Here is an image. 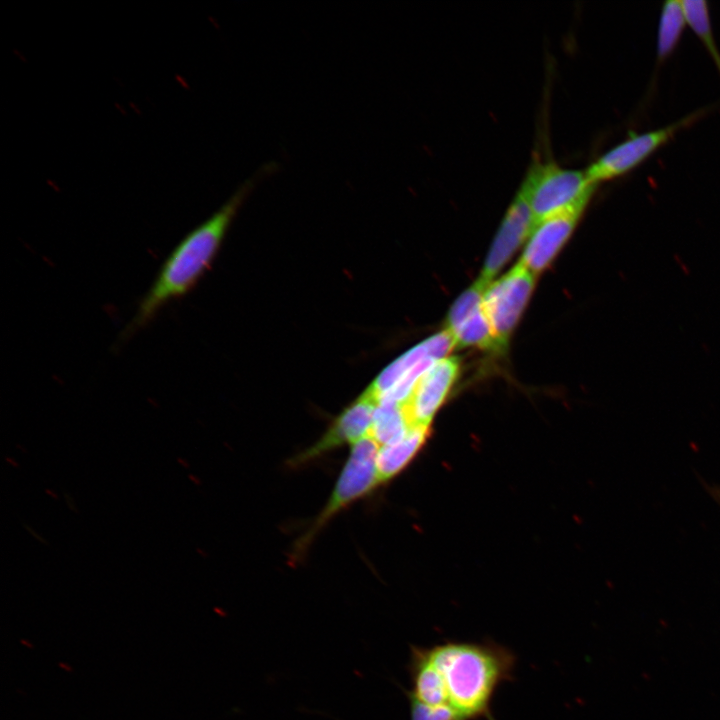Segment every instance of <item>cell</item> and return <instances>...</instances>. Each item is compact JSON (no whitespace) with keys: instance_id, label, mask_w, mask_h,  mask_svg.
I'll return each mask as SVG.
<instances>
[{"instance_id":"cell-2","label":"cell","mask_w":720,"mask_h":720,"mask_svg":"<svg viewBox=\"0 0 720 720\" xmlns=\"http://www.w3.org/2000/svg\"><path fill=\"white\" fill-rule=\"evenodd\" d=\"M424 650L442 679L445 706L457 720H495L493 697L514 679L517 657L510 648L493 640H446Z\"/></svg>"},{"instance_id":"cell-9","label":"cell","mask_w":720,"mask_h":720,"mask_svg":"<svg viewBox=\"0 0 720 720\" xmlns=\"http://www.w3.org/2000/svg\"><path fill=\"white\" fill-rule=\"evenodd\" d=\"M377 403L365 391L346 407L312 446L293 457L290 465L303 466L345 444L369 437Z\"/></svg>"},{"instance_id":"cell-6","label":"cell","mask_w":720,"mask_h":720,"mask_svg":"<svg viewBox=\"0 0 720 720\" xmlns=\"http://www.w3.org/2000/svg\"><path fill=\"white\" fill-rule=\"evenodd\" d=\"M535 285V274L518 262L511 270L486 287L483 306L501 351L527 305Z\"/></svg>"},{"instance_id":"cell-21","label":"cell","mask_w":720,"mask_h":720,"mask_svg":"<svg viewBox=\"0 0 720 720\" xmlns=\"http://www.w3.org/2000/svg\"><path fill=\"white\" fill-rule=\"evenodd\" d=\"M45 493H46L48 496H50L51 498H53V499H58V498H59L58 494H57L55 491H53V490H51V489H49V488H48V489H47V488L45 489Z\"/></svg>"},{"instance_id":"cell-11","label":"cell","mask_w":720,"mask_h":720,"mask_svg":"<svg viewBox=\"0 0 720 720\" xmlns=\"http://www.w3.org/2000/svg\"><path fill=\"white\" fill-rule=\"evenodd\" d=\"M535 226L534 216L524 191L519 188L508 207L485 260L479 281L488 286Z\"/></svg>"},{"instance_id":"cell-8","label":"cell","mask_w":720,"mask_h":720,"mask_svg":"<svg viewBox=\"0 0 720 720\" xmlns=\"http://www.w3.org/2000/svg\"><path fill=\"white\" fill-rule=\"evenodd\" d=\"M486 287L477 280L456 299L448 313L446 330L455 346L501 352L483 306Z\"/></svg>"},{"instance_id":"cell-22","label":"cell","mask_w":720,"mask_h":720,"mask_svg":"<svg viewBox=\"0 0 720 720\" xmlns=\"http://www.w3.org/2000/svg\"><path fill=\"white\" fill-rule=\"evenodd\" d=\"M177 462H178V464L181 465L182 467H185V468H188V467H189L188 462H187L183 457H178V458H177Z\"/></svg>"},{"instance_id":"cell-7","label":"cell","mask_w":720,"mask_h":720,"mask_svg":"<svg viewBox=\"0 0 720 720\" xmlns=\"http://www.w3.org/2000/svg\"><path fill=\"white\" fill-rule=\"evenodd\" d=\"M702 114L697 111L665 127L629 136L591 163L585 170L587 179L598 185L628 173Z\"/></svg>"},{"instance_id":"cell-20","label":"cell","mask_w":720,"mask_h":720,"mask_svg":"<svg viewBox=\"0 0 720 720\" xmlns=\"http://www.w3.org/2000/svg\"><path fill=\"white\" fill-rule=\"evenodd\" d=\"M5 461H6L10 466H12V467H14V468H18V467H19V463H18L14 458H12L11 456H6V457H5Z\"/></svg>"},{"instance_id":"cell-5","label":"cell","mask_w":720,"mask_h":720,"mask_svg":"<svg viewBox=\"0 0 720 720\" xmlns=\"http://www.w3.org/2000/svg\"><path fill=\"white\" fill-rule=\"evenodd\" d=\"M378 450V444L370 436L353 445L328 502L297 544V553L306 549L333 516L377 487Z\"/></svg>"},{"instance_id":"cell-14","label":"cell","mask_w":720,"mask_h":720,"mask_svg":"<svg viewBox=\"0 0 720 720\" xmlns=\"http://www.w3.org/2000/svg\"><path fill=\"white\" fill-rule=\"evenodd\" d=\"M411 427L403 405L382 401L376 405L370 437L385 446L400 440Z\"/></svg>"},{"instance_id":"cell-1","label":"cell","mask_w":720,"mask_h":720,"mask_svg":"<svg viewBox=\"0 0 720 720\" xmlns=\"http://www.w3.org/2000/svg\"><path fill=\"white\" fill-rule=\"evenodd\" d=\"M274 170L273 164L247 179L208 219L187 233L163 262L125 329L132 336L147 326L169 303L190 292L213 262L224 237L259 181Z\"/></svg>"},{"instance_id":"cell-15","label":"cell","mask_w":720,"mask_h":720,"mask_svg":"<svg viewBox=\"0 0 720 720\" xmlns=\"http://www.w3.org/2000/svg\"><path fill=\"white\" fill-rule=\"evenodd\" d=\"M685 25L686 20L681 0H669L663 3L656 43L658 63L666 60L674 51Z\"/></svg>"},{"instance_id":"cell-16","label":"cell","mask_w":720,"mask_h":720,"mask_svg":"<svg viewBox=\"0 0 720 720\" xmlns=\"http://www.w3.org/2000/svg\"><path fill=\"white\" fill-rule=\"evenodd\" d=\"M686 24L697 35L720 73V51L716 44L706 1L681 0Z\"/></svg>"},{"instance_id":"cell-12","label":"cell","mask_w":720,"mask_h":720,"mask_svg":"<svg viewBox=\"0 0 720 720\" xmlns=\"http://www.w3.org/2000/svg\"><path fill=\"white\" fill-rule=\"evenodd\" d=\"M460 371L458 357L435 362L419 378L403 408L412 426H427L445 401Z\"/></svg>"},{"instance_id":"cell-18","label":"cell","mask_w":720,"mask_h":720,"mask_svg":"<svg viewBox=\"0 0 720 720\" xmlns=\"http://www.w3.org/2000/svg\"><path fill=\"white\" fill-rule=\"evenodd\" d=\"M23 526H24V528L26 529V531H27L30 535H32L37 541H39V542L47 545L48 541H47L44 537H42L40 534H38L32 527H30V526L27 525L26 523L23 524Z\"/></svg>"},{"instance_id":"cell-10","label":"cell","mask_w":720,"mask_h":720,"mask_svg":"<svg viewBox=\"0 0 720 720\" xmlns=\"http://www.w3.org/2000/svg\"><path fill=\"white\" fill-rule=\"evenodd\" d=\"M588 202H579L538 221L519 262L535 275L544 270L572 234Z\"/></svg>"},{"instance_id":"cell-19","label":"cell","mask_w":720,"mask_h":720,"mask_svg":"<svg viewBox=\"0 0 720 720\" xmlns=\"http://www.w3.org/2000/svg\"><path fill=\"white\" fill-rule=\"evenodd\" d=\"M64 497H65V500H66V503H67L68 508H69L72 512L78 513V509H77V507H76V505H75V502H74L73 497H72L68 492H65V493H64Z\"/></svg>"},{"instance_id":"cell-17","label":"cell","mask_w":720,"mask_h":720,"mask_svg":"<svg viewBox=\"0 0 720 720\" xmlns=\"http://www.w3.org/2000/svg\"><path fill=\"white\" fill-rule=\"evenodd\" d=\"M410 720H457L454 712L445 705L429 706L407 695Z\"/></svg>"},{"instance_id":"cell-13","label":"cell","mask_w":720,"mask_h":720,"mask_svg":"<svg viewBox=\"0 0 720 720\" xmlns=\"http://www.w3.org/2000/svg\"><path fill=\"white\" fill-rule=\"evenodd\" d=\"M428 432L427 426H412L400 440L378 450L376 466L379 484L395 477L411 462L425 443Z\"/></svg>"},{"instance_id":"cell-4","label":"cell","mask_w":720,"mask_h":720,"mask_svg":"<svg viewBox=\"0 0 720 720\" xmlns=\"http://www.w3.org/2000/svg\"><path fill=\"white\" fill-rule=\"evenodd\" d=\"M454 346L446 329L430 336L384 368L365 392L376 403L386 401L403 405L425 371L438 360L448 357Z\"/></svg>"},{"instance_id":"cell-3","label":"cell","mask_w":720,"mask_h":720,"mask_svg":"<svg viewBox=\"0 0 720 720\" xmlns=\"http://www.w3.org/2000/svg\"><path fill=\"white\" fill-rule=\"evenodd\" d=\"M596 187L587 179L585 170L563 168L553 161H535L520 186L535 224L567 207L590 201Z\"/></svg>"}]
</instances>
